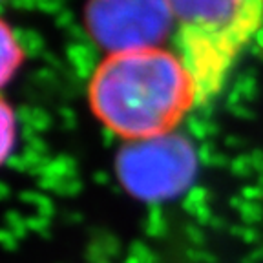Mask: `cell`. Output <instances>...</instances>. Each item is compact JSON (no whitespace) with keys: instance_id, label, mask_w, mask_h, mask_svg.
<instances>
[{"instance_id":"obj_1","label":"cell","mask_w":263,"mask_h":263,"mask_svg":"<svg viewBox=\"0 0 263 263\" xmlns=\"http://www.w3.org/2000/svg\"><path fill=\"white\" fill-rule=\"evenodd\" d=\"M88 104L108 132L132 143L170 136L197 106V91L174 49L110 51L88 81Z\"/></svg>"},{"instance_id":"obj_2","label":"cell","mask_w":263,"mask_h":263,"mask_svg":"<svg viewBox=\"0 0 263 263\" xmlns=\"http://www.w3.org/2000/svg\"><path fill=\"white\" fill-rule=\"evenodd\" d=\"M174 51L185 62L197 106L212 103L263 24V0H166Z\"/></svg>"},{"instance_id":"obj_3","label":"cell","mask_w":263,"mask_h":263,"mask_svg":"<svg viewBox=\"0 0 263 263\" xmlns=\"http://www.w3.org/2000/svg\"><path fill=\"white\" fill-rule=\"evenodd\" d=\"M26 59L24 48L16 39L13 28L0 16V88H4Z\"/></svg>"},{"instance_id":"obj_4","label":"cell","mask_w":263,"mask_h":263,"mask_svg":"<svg viewBox=\"0 0 263 263\" xmlns=\"http://www.w3.org/2000/svg\"><path fill=\"white\" fill-rule=\"evenodd\" d=\"M16 141V115L11 104L0 95V164L11 156Z\"/></svg>"}]
</instances>
